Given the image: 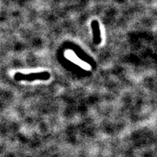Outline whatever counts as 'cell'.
<instances>
[{
  "mask_svg": "<svg viewBox=\"0 0 157 157\" xmlns=\"http://www.w3.org/2000/svg\"><path fill=\"white\" fill-rule=\"evenodd\" d=\"M50 74L48 72H41V73L23 74H16L15 75V80H34V79H48Z\"/></svg>",
  "mask_w": 157,
  "mask_h": 157,
  "instance_id": "cell-1",
  "label": "cell"
},
{
  "mask_svg": "<svg viewBox=\"0 0 157 157\" xmlns=\"http://www.w3.org/2000/svg\"><path fill=\"white\" fill-rule=\"evenodd\" d=\"M92 30L93 34V40L94 43L96 44H99L101 42V34L100 25L98 21H93L91 23Z\"/></svg>",
  "mask_w": 157,
  "mask_h": 157,
  "instance_id": "cell-2",
  "label": "cell"
}]
</instances>
